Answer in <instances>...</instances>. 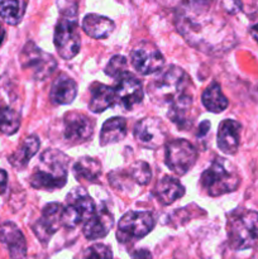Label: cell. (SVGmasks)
<instances>
[{"mask_svg":"<svg viewBox=\"0 0 258 259\" xmlns=\"http://www.w3.org/2000/svg\"><path fill=\"white\" fill-rule=\"evenodd\" d=\"M53 43L63 60H71L80 52L81 37L75 8L62 13V18L56 24Z\"/></svg>","mask_w":258,"mask_h":259,"instance_id":"5b68a950","label":"cell"},{"mask_svg":"<svg viewBox=\"0 0 258 259\" xmlns=\"http://www.w3.org/2000/svg\"><path fill=\"white\" fill-rule=\"evenodd\" d=\"M200 182L210 196L217 197L235 191L240 184V177L230 162L224 158H217L209 168L202 172Z\"/></svg>","mask_w":258,"mask_h":259,"instance_id":"277c9868","label":"cell"},{"mask_svg":"<svg viewBox=\"0 0 258 259\" xmlns=\"http://www.w3.org/2000/svg\"><path fill=\"white\" fill-rule=\"evenodd\" d=\"M114 225V218L108 210H99L86 220L83 224L82 233L86 239L96 240L105 238Z\"/></svg>","mask_w":258,"mask_h":259,"instance_id":"e0dca14e","label":"cell"},{"mask_svg":"<svg viewBox=\"0 0 258 259\" xmlns=\"http://www.w3.org/2000/svg\"><path fill=\"white\" fill-rule=\"evenodd\" d=\"M0 242L7 245L12 259H25L27 257V242L14 223L7 222L0 227Z\"/></svg>","mask_w":258,"mask_h":259,"instance_id":"9a60e30c","label":"cell"},{"mask_svg":"<svg viewBox=\"0 0 258 259\" xmlns=\"http://www.w3.org/2000/svg\"><path fill=\"white\" fill-rule=\"evenodd\" d=\"M191 86L187 73L179 66L171 65L159 71L148 85V95L157 105H174L184 99L192 96L189 89Z\"/></svg>","mask_w":258,"mask_h":259,"instance_id":"6da1fadb","label":"cell"},{"mask_svg":"<svg viewBox=\"0 0 258 259\" xmlns=\"http://www.w3.org/2000/svg\"><path fill=\"white\" fill-rule=\"evenodd\" d=\"M70 158L57 149H47L39 157V164L29 177L30 186L37 190L55 191L67 182Z\"/></svg>","mask_w":258,"mask_h":259,"instance_id":"7a4b0ae2","label":"cell"},{"mask_svg":"<svg viewBox=\"0 0 258 259\" xmlns=\"http://www.w3.org/2000/svg\"><path fill=\"white\" fill-rule=\"evenodd\" d=\"M161 4L166 5V7H176L179 8L180 4H181V0H157Z\"/></svg>","mask_w":258,"mask_h":259,"instance_id":"d590c367","label":"cell"},{"mask_svg":"<svg viewBox=\"0 0 258 259\" xmlns=\"http://www.w3.org/2000/svg\"><path fill=\"white\" fill-rule=\"evenodd\" d=\"M126 136V121L125 119L120 116H115L105 123L101 126L100 132V144L101 146H108V144L118 143L123 141Z\"/></svg>","mask_w":258,"mask_h":259,"instance_id":"603a6c76","label":"cell"},{"mask_svg":"<svg viewBox=\"0 0 258 259\" xmlns=\"http://www.w3.org/2000/svg\"><path fill=\"white\" fill-rule=\"evenodd\" d=\"M63 205L60 202H51L46 205L42 211V217L33 225L35 237L42 243L50 242L52 235L62 225Z\"/></svg>","mask_w":258,"mask_h":259,"instance_id":"4fadbf2b","label":"cell"},{"mask_svg":"<svg viewBox=\"0 0 258 259\" xmlns=\"http://www.w3.org/2000/svg\"><path fill=\"white\" fill-rule=\"evenodd\" d=\"M91 100L89 103V109L93 113H103L106 109L111 108L115 104V93L114 88L106 86L104 83L95 82L90 88Z\"/></svg>","mask_w":258,"mask_h":259,"instance_id":"44dd1931","label":"cell"},{"mask_svg":"<svg viewBox=\"0 0 258 259\" xmlns=\"http://www.w3.org/2000/svg\"><path fill=\"white\" fill-rule=\"evenodd\" d=\"M197 151L194 144L185 139H176L167 143L164 152V162L174 174L179 176L186 175L195 166Z\"/></svg>","mask_w":258,"mask_h":259,"instance_id":"52a82bcc","label":"cell"},{"mask_svg":"<svg viewBox=\"0 0 258 259\" xmlns=\"http://www.w3.org/2000/svg\"><path fill=\"white\" fill-rule=\"evenodd\" d=\"M227 2H229L230 4H224V9L228 13H230V14H234V13H237L240 9V4L238 0H227Z\"/></svg>","mask_w":258,"mask_h":259,"instance_id":"d6a6232c","label":"cell"},{"mask_svg":"<svg viewBox=\"0 0 258 259\" xmlns=\"http://www.w3.org/2000/svg\"><path fill=\"white\" fill-rule=\"evenodd\" d=\"M214 0H181V12L190 13H202L210 7Z\"/></svg>","mask_w":258,"mask_h":259,"instance_id":"4dcf8cb0","label":"cell"},{"mask_svg":"<svg viewBox=\"0 0 258 259\" xmlns=\"http://www.w3.org/2000/svg\"><path fill=\"white\" fill-rule=\"evenodd\" d=\"M228 240L232 249L245 250L258 242V212L237 210L228 219Z\"/></svg>","mask_w":258,"mask_h":259,"instance_id":"3957f363","label":"cell"},{"mask_svg":"<svg viewBox=\"0 0 258 259\" xmlns=\"http://www.w3.org/2000/svg\"><path fill=\"white\" fill-rule=\"evenodd\" d=\"M73 175L77 180L94 182L100 177L101 163L91 157H82L73 164Z\"/></svg>","mask_w":258,"mask_h":259,"instance_id":"d4e9b609","label":"cell"},{"mask_svg":"<svg viewBox=\"0 0 258 259\" xmlns=\"http://www.w3.org/2000/svg\"><path fill=\"white\" fill-rule=\"evenodd\" d=\"M66 206H63L62 225L68 229L85 223L96 211L93 199L82 187L73 189L66 197Z\"/></svg>","mask_w":258,"mask_h":259,"instance_id":"8992f818","label":"cell"},{"mask_svg":"<svg viewBox=\"0 0 258 259\" xmlns=\"http://www.w3.org/2000/svg\"><path fill=\"white\" fill-rule=\"evenodd\" d=\"M126 174H128V176H131L132 181L141 185V186L148 184L152 177L151 167L148 166V163L143 161L134 162L133 164H131Z\"/></svg>","mask_w":258,"mask_h":259,"instance_id":"83f0119b","label":"cell"},{"mask_svg":"<svg viewBox=\"0 0 258 259\" xmlns=\"http://www.w3.org/2000/svg\"><path fill=\"white\" fill-rule=\"evenodd\" d=\"M132 259H152V254L147 249H137L132 253Z\"/></svg>","mask_w":258,"mask_h":259,"instance_id":"1f68e13d","label":"cell"},{"mask_svg":"<svg viewBox=\"0 0 258 259\" xmlns=\"http://www.w3.org/2000/svg\"><path fill=\"white\" fill-rule=\"evenodd\" d=\"M202 105L206 108V110L211 111V113H222L229 105L227 96L223 94L222 88L219 83L212 82L205 89L201 96Z\"/></svg>","mask_w":258,"mask_h":259,"instance_id":"cb8c5ba5","label":"cell"},{"mask_svg":"<svg viewBox=\"0 0 258 259\" xmlns=\"http://www.w3.org/2000/svg\"><path fill=\"white\" fill-rule=\"evenodd\" d=\"M154 228V218L148 211H129L121 217L118 224L116 238L125 243L141 239L152 232Z\"/></svg>","mask_w":258,"mask_h":259,"instance_id":"ba28073f","label":"cell"},{"mask_svg":"<svg viewBox=\"0 0 258 259\" xmlns=\"http://www.w3.org/2000/svg\"><path fill=\"white\" fill-rule=\"evenodd\" d=\"M25 13V3L22 0H2L0 18L10 25L19 24Z\"/></svg>","mask_w":258,"mask_h":259,"instance_id":"484cf974","label":"cell"},{"mask_svg":"<svg viewBox=\"0 0 258 259\" xmlns=\"http://www.w3.org/2000/svg\"><path fill=\"white\" fill-rule=\"evenodd\" d=\"M83 259H113V252L108 245L96 243L85 250Z\"/></svg>","mask_w":258,"mask_h":259,"instance_id":"f546056e","label":"cell"},{"mask_svg":"<svg viewBox=\"0 0 258 259\" xmlns=\"http://www.w3.org/2000/svg\"><path fill=\"white\" fill-rule=\"evenodd\" d=\"M39 147L40 141L37 136L27 137L19 146V148L9 157V163L17 169L25 168L30 159L37 154Z\"/></svg>","mask_w":258,"mask_h":259,"instance_id":"7402d4cb","label":"cell"},{"mask_svg":"<svg viewBox=\"0 0 258 259\" xmlns=\"http://www.w3.org/2000/svg\"><path fill=\"white\" fill-rule=\"evenodd\" d=\"M250 34H252V37L254 38L255 42L258 43V24L253 25V27L250 28Z\"/></svg>","mask_w":258,"mask_h":259,"instance_id":"8d00e7d4","label":"cell"},{"mask_svg":"<svg viewBox=\"0 0 258 259\" xmlns=\"http://www.w3.org/2000/svg\"><path fill=\"white\" fill-rule=\"evenodd\" d=\"M20 65L32 71L35 80H45L52 75L57 62L52 55L45 52L33 42H28L20 52Z\"/></svg>","mask_w":258,"mask_h":259,"instance_id":"9c48e42d","label":"cell"},{"mask_svg":"<svg viewBox=\"0 0 258 259\" xmlns=\"http://www.w3.org/2000/svg\"><path fill=\"white\" fill-rule=\"evenodd\" d=\"M63 124H65L63 129L65 139L73 144L90 141L94 134V121L85 114L71 111L65 115Z\"/></svg>","mask_w":258,"mask_h":259,"instance_id":"5bb4252c","label":"cell"},{"mask_svg":"<svg viewBox=\"0 0 258 259\" xmlns=\"http://www.w3.org/2000/svg\"><path fill=\"white\" fill-rule=\"evenodd\" d=\"M77 94V86L72 78L62 75L56 78L50 91V99L56 105H68L72 103Z\"/></svg>","mask_w":258,"mask_h":259,"instance_id":"d6986e66","label":"cell"},{"mask_svg":"<svg viewBox=\"0 0 258 259\" xmlns=\"http://www.w3.org/2000/svg\"><path fill=\"white\" fill-rule=\"evenodd\" d=\"M20 128V115L10 108L0 109V132L5 136H13Z\"/></svg>","mask_w":258,"mask_h":259,"instance_id":"4316f807","label":"cell"},{"mask_svg":"<svg viewBox=\"0 0 258 259\" xmlns=\"http://www.w3.org/2000/svg\"><path fill=\"white\" fill-rule=\"evenodd\" d=\"M131 62L141 75H152L162 70L163 55L151 43H141L131 52Z\"/></svg>","mask_w":258,"mask_h":259,"instance_id":"8fae6325","label":"cell"},{"mask_svg":"<svg viewBox=\"0 0 258 259\" xmlns=\"http://www.w3.org/2000/svg\"><path fill=\"white\" fill-rule=\"evenodd\" d=\"M209 129H210V121H207V120L202 121L199 126V133H197V137L206 136L207 132H209Z\"/></svg>","mask_w":258,"mask_h":259,"instance_id":"e575fe53","label":"cell"},{"mask_svg":"<svg viewBox=\"0 0 258 259\" xmlns=\"http://www.w3.org/2000/svg\"><path fill=\"white\" fill-rule=\"evenodd\" d=\"M115 80V103H118L125 110H132L134 106L142 103L144 96L143 85L136 76L126 71Z\"/></svg>","mask_w":258,"mask_h":259,"instance_id":"30bf717a","label":"cell"},{"mask_svg":"<svg viewBox=\"0 0 258 259\" xmlns=\"http://www.w3.org/2000/svg\"><path fill=\"white\" fill-rule=\"evenodd\" d=\"M240 129L242 125L233 119H225L219 124L218 129V147L225 154H235L239 147Z\"/></svg>","mask_w":258,"mask_h":259,"instance_id":"2e32d148","label":"cell"},{"mask_svg":"<svg viewBox=\"0 0 258 259\" xmlns=\"http://www.w3.org/2000/svg\"><path fill=\"white\" fill-rule=\"evenodd\" d=\"M154 195L162 205H171L185 195V187L179 180L163 176L154 187Z\"/></svg>","mask_w":258,"mask_h":259,"instance_id":"ac0fdd59","label":"cell"},{"mask_svg":"<svg viewBox=\"0 0 258 259\" xmlns=\"http://www.w3.org/2000/svg\"><path fill=\"white\" fill-rule=\"evenodd\" d=\"M8 186V174L4 169L0 168V195L4 194Z\"/></svg>","mask_w":258,"mask_h":259,"instance_id":"836d02e7","label":"cell"},{"mask_svg":"<svg viewBox=\"0 0 258 259\" xmlns=\"http://www.w3.org/2000/svg\"><path fill=\"white\" fill-rule=\"evenodd\" d=\"M114 22L104 15L99 14H88L82 20V29L83 32L91 38L96 39H103V38L109 37L113 33Z\"/></svg>","mask_w":258,"mask_h":259,"instance_id":"ffe728a7","label":"cell"},{"mask_svg":"<svg viewBox=\"0 0 258 259\" xmlns=\"http://www.w3.org/2000/svg\"><path fill=\"white\" fill-rule=\"evenodd\" d=\"M134 138L147 148H159L167 138L166 125L157 118H144L134 126Z\"/></svg>","mask_w":258,"mask_h":259,"instance_id":"7c38bea8","label":"cell"},{"mask_svg":"<svg viewBox=\"0 0 258 259\" xmlns=\"http://www.w3.org/2000/svg\"><path fill=\"white\" fill-rule=\"evenodd\" d=\"M126 66H128V62H126V58L124 56H114L106 65L105 73L110 77L118 78L119 76L126 72Z\"/></svg>","mask_w":258,"mask_h":259,"instance_id":"f1b7e54d","label":"cell"},{"mask_svg":"<svg viewBox=\"0 0 258 259\" xmlns=\"http://www.w3.org/2000/svg\"><path fill=\"white\" fill-rule=\"evenodd\" d=\"M4 38H5V29L2 27V24H0V46H2L3 42H4Z\"/></svg>","mask_w":258,"mask_h":259,"instance_id":"74e56055","label":"cell"}]
</instances>
